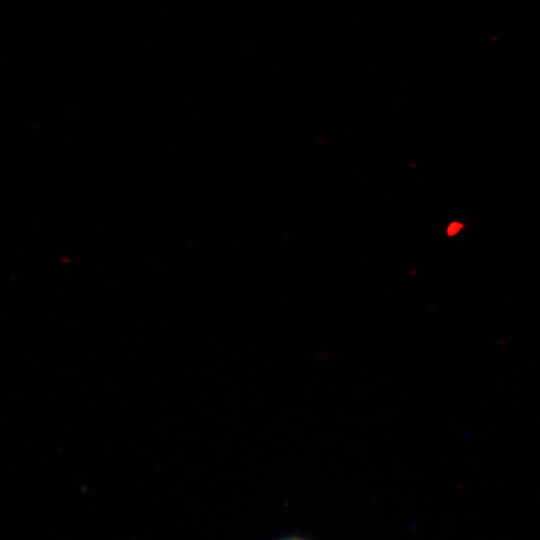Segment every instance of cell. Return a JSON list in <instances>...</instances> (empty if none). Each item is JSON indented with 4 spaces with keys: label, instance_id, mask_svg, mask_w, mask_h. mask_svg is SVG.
Returning a JSON list of instances; mask_svg holds the SVG:
<instances>
[{
    "label": "cell",
    "instance_id": "6da1fadb",
    "mask_svg": "<svg viewBox=\"0 0 540 540\" xmlns=\"http://www.w3.org/2000/svg\"><path fill=\"white\" fill-rule=\"evenodd\" d=\"M460 227V226H459ZM458 224H452L450 228L448 229L449 234L456 233L459 229Z\"/></svg>",
    "mask_w": 540,
    "mask_h": 540
}]
</instances>
